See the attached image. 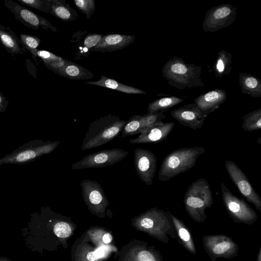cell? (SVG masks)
<instances>
[{
	"mask_svg": "<svg viewBox=\"0 0 261 261\" xmlns=\"http://www.w3.org/2000/svg\"><path fill=\"white\" fill-rule=\"evenodd\" d=\"M129 152L121 148H111L100 150L83 157L72 164V170L103 168L111 166L122 161Z\"/></svg>",
	"mask_w": 261,
	"mask_h": 261,
	"instance_id": "obj_7",
	"label": "cell"
},
{
	"mask_svg": "<svg viewBox=\"0 0 261 261\" xmlns=\"http://www.w3.org/2000/svg\"><path fill=\"white\" fill-rule=\"evenodd\" d=\"M36 56L43 62L44 65L63 59L62 57L45 50L37 49Z\"/></svg>",
	"mask_w": 261,
	"mask_h": 261,
	"instance_id": "obj_33",
	"label": "cell"
},
{
	"mask_svg": "<svg viewBox=\"0 0 261 261\" xmlns=\"http://www.w3.org/2000/svg\"><path fill=\"white\" fill-rule=\"evenodd\" d=\"M232 55L224 50L218 53L213 65V69L217 77L221 78L225 75H228L232 69Z\"/></svg>",
	"mask_w": 261,
	"mask_h": 261,
	"instance_id": "obj_24",
	"label": "cell"
},
{
	"mask_svg": "<svg viewBox=\"0 0 261 261\" xmlns=\"http://www.w3.org/2000/svg\"><path fill=\"white\" fill-rule=\"evenodd\" d=\"M60 141L36 139L23 144L11 153L0 158V166L4 164L21 165L49 154L59 145Z\"/></svg>",
	"mask_w": 261,
	"mask_h": 261,
	"instance_id": "obj_5",
	"label": "cell"
},
{
	"mask_svg": "<svg viewBox=\"0 0 261 261\" xmlns=\"http://www.w3.org/2000/svg\"><path fill=\"white\" fill-rule=\"evenodd\" d=\"M21 5H27L42 12L49 13L47 0H17Z\"/></svg>",
	"mask_w": 261,
	"mask_h": 261,
	"instance_id": "obj_32",
	"label": "cell"
},
{
	"mask_svg": "<svg viewBox=\"0 0 261 261\" xmlns=\"http://www.w3.org/2000/svg\"><path fill=\"white\" fill-rule=\"evenodd\" d=\"M57 74L73 80H89L93 77L94 74L85 67L70 61L56 72Z\"/></svg>",
	"mask_w": 261,
	"mask_h": 261,
	"instance_id": "obj_21",
	"label": "cell"
},
{
	"mask_svg": "<svg viewBox=\"0 0 261 261\" xmlns=\"http://www.w3.org/2000/svg\"><path fill=\"white\" fill-rule=\"evenodd\" d=\"M205 152L202 147H184L174 150L163 159L159 172L161 181H167L192 169L198 157Z\"/></svg>",
	"mask_w": 261,
	"mask_h": 261,
	"instance_id": "obj_3",
	"label": "cell"
},
{
	"mask_svg": "<svg viewBox=\"0 0 261 261\" xmlns=\"http://www.w3.org/2000/svg\"><path fill=\"white\" fill-rule=\"evenodd\" d=\"M0 43L13 57L14 55H25L27 50L16 34L9 27L0 23Z\"/></svg>",
	"mask_w": 261,
	"mask_h": 261,
	"instance_id": "obj_19",
	"label": "cell"
},
{
	"mask_svg": "<svg viewBox=\"0 0 261 261\" xmlns=\"http://www.w3.org/2000/svg\"><path fill=\"white\" fill-rule=\"evenodd\" d=\"M73 3L77 8L89 19L95 10V3L94 0H74Z\"/></svg>",
	"mask_w": 261,
	"mask_h": 261,
	"instance_id": "obj_31",
	"label": "cell"
},
{
	"mask_svg": "<svg viewBox=\"0 0 261 261\" xmlns=\"http://www.w3.org/2000/svg\"><path fill=\"white\" fill-rule=\"evenodd\" d=\"M170 115L180 124L195 130L201 128L207 116L194 103H189L170 112Z\"/></svg>",
	"mask_w": 261,
	"mask_h": 261,
	"instance_id": "obj_12",
	"label": "cell"
},
{
	"mask_svg": "<svg viewBox=\"0 0 261 261\" xmlns=\"http://www.w3.org/2000/svg\"><path fill=\"white\" fill-rule=\"evenodd\" d=\"M239 85L242 92L252 97H261V80L247 73H240Z\"/></svg>",
	"mask_w": 261,
	"mask_h": 261,
	"instance_id": "obj_22",
	"label": "cell"
},
{
	"mask_svg": "<svg viewBox=\"0 0 261 261\" xmlns=\"http://www.w3.org/2000/svg\"><path fill=\"white\" fill-rule=\"evenodd\" d=\"M135 38L133 35L111 34L102 36L97 44L93 47L92 51H113L122 49L131 43Z\"/></svg>",
	"mask_w": 261,
	"mask_h": 261,
	"instance_id": "obj_18",
	"label": "cell"
},
{
	"mask_svg": "<svg viewBox=\"0 0 261 261\" xmlns=\"http://www.w3.org/2000/svg\"><path fill=\"white\" fill-rule=\"evenodd\" d=\"M237 8L230 4L211 8L205 13L202 28L205 32H215L230 25L236 20Z\"/></svg>",
	"mask_w": 261,
	"mask_h": 261,
	"instance_id": "obj_8",
	"label": "cell"
},
{
	"mask_svg": "<svg viewBox=\"0 0 261 261\" xmlns=\"http://www.w3.org/2000/svg\"><path fill=\"white\" fill-rule=\"evenodd\" d=\"M134 165L140 179L147 186H151L157 165L154 154L146 149L136 148L134 151Z\"/></svg>",
	"mask_w": 261,
	"mask_h": 261,
	"instance_id": "obj_11",
	"label": "cell"
},
{
	"mask_svg": "<svg viewBox=\"0 0 261 261\" xmlns=\"http://www.w3.org/2000/svg\"><path fill=\"white\" fill-rule=\"evenodd\" d=\"M168 213L170 216L177 230L178 236L180 239L182 241L187 249H189L192 253H195L196 251L193 242L191 239V234L188 230L184 227V224L177 218L171 214L170 212Z\"/></svg>",
	"mask_w": 261,
	"mask_h": 261,
	"instance_id": "obj_27",
	"label": "cell"
},
{
	"mask_svg": "<svg viewBox=\"0 0 261 261\" xmlns=\"http://www.w3.org/2000/svg\"><path fill=\"white\" fill-rule=\"evenodd\" d=\"M4 6L9 9L15 18L24 25L35 30L42 29L58 32L57 28L45 18L27 9L12 0H5Z\"/></svg>",
	"mask_w": 261,
	"mask_h": 261,
	"instance_id": "obj_10",
	"label": "cell"
},
{
	"mask_svg": "<svg viewBox=\"0 0 261 261\" xmlns=\"http://www.w3.org/2000/svg\"><path fill=\"white\" fill-rule=\"evenodd\" d=\"M49 13L63 21H71L77 19V12L66 3L65 0H47Z\"/></svg>",
	"mask_w": 261,
	"mask_h": 261,
	"instance_id": "obj_20",
	"label": "cell"
},
{
	"mask_svg": "<svg viewBox=\"0 0 261 261\" xmlns=\"http://www.w3.org/2000/svg\"><path fill=\"white\" fill-rule=\"evenodd\" d=\"M54 231L57 237L65 238L70 235L71 228L68 223L65 222H59L55 225Z\"/></svg>",
	"mask_w": 261,
	"mask_h": 261,
	"instance_id": "obj_34",
	"label": "cell"
},
{
	"mask_svg": "<svg viewBox=\"0 0 261 261\" xmlns=\"http://www.w3.org/2000/svg\"><path fill=\"white\" fill-rule=\"evenodd\" d=\"M80 185L84 200L91 209H104L109 204L108 199L97 181L84 179L81 181Z\"/></svg>",
	"mask_w": 261,
	"mask_h": 261,
	"instance_id": "obj_14",
	"label": "cell"
},
{
	"mask_svg": "<svg viewBox=\"0 0 261 261\" xmlns=\"http://www.w3.org/2000/svg\"><path fill=\"white\" fill-rule=\"evenodd\" d=\"M86 84L111 89L128 94H146V92L132 86L119 83L114 79L101 76L100 79L96 81L87 82Z\"/></svg>",
	"mask_w": 261,
	"mask_h": 261,
	"instance_id": "obj_23",
	"label": "cell"
},
{
	"mask_svg": "<svg viewBox=\"0 0 261 261\" xmlns=\"http://www.w3.org/2000/svg\"><path fill=\"white\" fill-rule=\"evenodd\" d=\"M242 127L246 132H253L261 128V109L249 112L243 117Z\"/></svg>",
	"mask_w": 261,
	"mask_h": 261,
	"instance_id": "obj_26",
	"label": "cell"
},
{
	"mask_svg": "<svg viewBox=\"0 0 261 261\" xmlns=\"http://www.w3.org/2000/svg\"><path fill=\"white\" fill-rule=\"evenodd\" d=\"M175 126L173 122H163L153 126L136 138H132L131 144L158 143L166 139Z\"/></svg>",
	"mask_w": 261,
	"mask_h": 261,
	"instance_id": "obj_17",
	"label": "cell"
},
{
	"mask_svg": "<svg viewBox=\"0 0 261 261\" xmlns=\"http://www.w3.org/2000/svg\"><path fill=\"white\" fill-rule=\"evenodd\" d=\"M126 121L112 114L95 120L88 126L81 149H92L112 141L121 133Z\"/></svg>",
	"mask_w": 261,
	"mask_h": 261,
	"instance_id": "obj_2",
	"label": "cell"
},
{
	"mask_svg": "<svg viewBox=\"0 0 261 261\" xmlns=\"http://www.w3.org/2000/svg\"><path fill=\"white\" fill-rule=\"evenodd\" d=\"M20 37L25 49L30 52L33 59L38 63L36 51L41 42L40 39L37 36L24 34H20Z\"/></svg>",
	"mask_w": 261,
	"mask_h": 261,
	"instance_id": "obj_30",
	"label": "cell"
},
{
	"mask_svg": "<svg viewBox=\"0 0 261 261\" xmlns=\"http://www.w3.org/2000/svg\"><path fill=\"white\" fill-rule=\"evenodd\" d=\"M201 67L195 64H186L180 58L174 57L164 65L162 73L168 83L179 90L203 87L200 75Z\"/></svg>",
	"mask_w": 261,
	"mask_h": 261,
	"instance_id": "obj_1",
	"label": "cell"
},
{
	"mask_svg": "<svg viewBox=\"0 0 261 261\" xmlns=\"http://www.w3.org/2000/svg\"><path fill=\"white\" fill-rule=\"evenodd\" d=\"M203 245L211 257H232L237 252L238 246L229 238L224 236L203 237Z\"/></svg>",
	"mask_w": 261,
	"mask_h": 261,
	"instance_id": "obj_13",
	"label": "cell"
},
{
	"mask_svg": "<svg viewBox=\"0 0 261 261\" xmlns=\"http://www.w3.org/2000/svg\"><path fill=\"white\" fill-rule=\"evenodd\" d=\"M103 35L97 33H88L87 31H78L72 36L71 42L74 43L75 49V57L80 60L92 52V49L101 40Z\"/></svg>",
	"mask_w": 261,
	"mask_h": 261,
	"instance_id": "obj_15",
	"label": "cell"
},
{
	"mask_svg": "<svg viewBox=\"0 0 261 261\" xmlns=\"http://www.w3.org/2000/svg\"><path fill=\"white\" fill-rule=\"evenodd\" d=\"M141 117V115H134L127 120L121 132V138L140 134L142 129Z\"/></svg>",
	"mask_w": 261,
	"mask_h": 261,
	"instance_id": "obj_28",
	"label": "cell"
},
{
	"mask_svg": "<svg viewBox=\"0 0 261 261\" xmlns=\"http://www.w3.org/2000/svg\"><path fill=\"white\" fill-rule=\"evenodd\" d=\"M8 104L9 100H8L3 94L0 92V113L4 112L6 111Z\"/></svg>",
	"mask_w": 261,
	"mask_h": 261,
	"instance_id": "obj_37",
	"label": "cell"
},
{
	"mask_svg": "<svg viewBox=\"0 0 261 261\" xmlns=\"http://www.w3.org/2000/svg\"><path fill=\"white\" fill-rule=\"evenodd\" d=\"M221 189L224 205L234 222L251 224L257 220L256 213L244 198L234 195L223 182Z\"/></svg>",
	"mask_w": 261,
	"mask_h": 261,
	"instance_id": "obj_6",
	"label": "cell"
},
{
	"mask_svg": "<svg viewBox=\"0 0 261 261\" xmlns=\"http://www.w3.org/2000/svg\"><path fill=\"white\" fill-rule=\"evenodd\" d=\"M166 117L163 112H155L141 115L142 129L140 134L143 133L149 128L163 123L162 120Z\"/></svg>",
	"mask_w": 261,
	"mask_h": 261,
	"instance_id": "obj_29",
	"label": "cell"
},
{
	"mask_svg": "<svg viewBox=\"0 0 261 261\" xmlns=\"http://www.w3.org/2000/svg\"><path fill=\"white\" fill-rule=\"evenodd\" d=\"M224 165L231 180L246 200L261 212V198L241 169L233 161L226 160Z\"/></svg>",
	"mask_w": 261,
	"mask_h": 261,
	"instance_id": "obj_9",
	"label": "cell"
},
{
	"mask_svg": "<svg viewBox=\"0 0 261 261\" xmlns=\"http://www.w3.org/2000/svg\"><path fill=\"white\" fill-rule=\"evenodd\" d=\"M226 98L227 94L225 90L215 89L198 96L195 99L194 103L204 115L207 116L218 109Z\"/></svg>",
	"mask_w": 261,
	"mask_h": 261,
	"instance_id": "obj_16",
	"label": "cell"
},
{
	"mask_svg": "<svg viewBox=\"0 0 261 261\" xmlns=\"http://www.w3.org/2000/svg\"><path fill=\"white\" fill-rule=\"evenodd\" d=\"M139 261H156L153 255L149 251L142 250L138 255Z\"/></svg>",
	"mask_w": 261,
	"mask_h": 261,
	"instance_id": "obj_35",
	"label": "cell"
},
{
	"mask_svg": "<svg viewBox=\"0 0 261 261\" xmlns=\"http://www.w3.org/2000/svg\"><path fill=\"white\" fill-rule=\"evenodd\" d=\"M102 240L105 243L109 244L112 240V236L110 233H106L103 235Z\"/></svg>",
	"mask_w": 261,
	"mask_h": 261,
	"instance_id": "obj_38",
	"label": "cell"
},
{
	"mask_svg": "<svg viewBox=\"0 0 261 261\" xmlns=\"http://www.w3.org/2000/svg\"><path fill=\"white\" fill-rule=\"evenodd\" d=\"M103 255V252L100 249H97L89 252L87 255V258L89 261H95L99 258L102 257Z\"/></svg>",
	"mask_w": 261,
	"mask_h": 261,
	"instance_id": "obj_36",
	"label": "cell"
},
{
	"mask_svg": "<svg viewBox=\"0 0 261 261\" xmlns=\"http://www.w3.org/2000/svg\"><path fill=\"white\" fill-rule=\"evenodd\" d=\"M184 203L186 211L195 221L202 222L205 220V210L213 203L212 192L206 179L199 178L188 187Z\"/></svg>",
	"mask_w": 261,
	"mask_h": 261,
	"instance_id": "obj_4",
	"label": "cell"
},
{
	"mask_svg": "<svg viewBox=\"0 0 261 261\" xmlns=\"http://www.w3.org/2000/svg\"><path fill=\"white\" fill-rule=\"evenodd\" d=\"M184 101V99L174 96L157 99L149 104L147 108V113H152L155 112L164 113Z\"/></svg>",
	"mask_w": 261,
	"mask_h": 261,
	"instance_id": "obj_25",
	"label": "cell"
}]
</instances>
